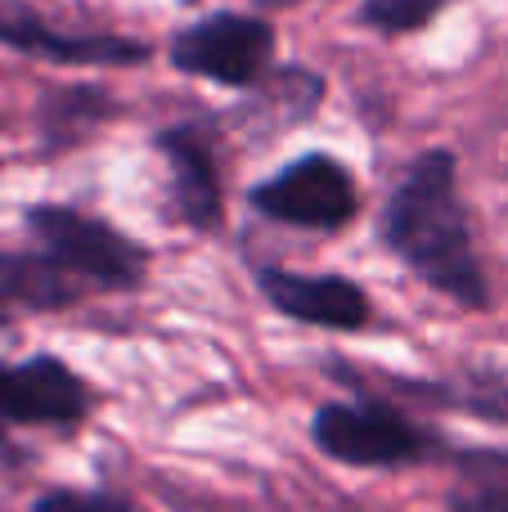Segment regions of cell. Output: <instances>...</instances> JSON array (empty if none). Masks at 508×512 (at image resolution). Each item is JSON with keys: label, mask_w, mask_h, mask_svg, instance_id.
<instances>
[{"label": "cell", "mask_w": 508, "mask_h": 512, "mask_svg": "<svg viewBox=\"0 0 508 512\" xmlns=\"http://www.w3.org/2000/svg\"><path fill=\"white\" fill-rule=\"evenodd\" d=\"M383 243L446 301L464 310L491 306V283L473 248L468 207L459 198V162L450 149H423L405 167L383 207Z\"/></svg>", "instance_id": "6da1fadb"}, {"label": "cell", "mask_w": 508, "mask_h": 512, "mask_svg": "<svg viewBox=\"0 0 508 512\" xmlns=\"http://www.w3.org/2000/svg\"><path fill=\"white\" fill-rule=\"evenodd\" d=\"M311 445L342 468H410L446 454L432 427L387 400H329L311 418Z\"/></svg>", "instance_id": "7a4b0ae2"}, {"label": "cell", "mask_w": 508, "mask_h": 512, "mask_svg": "<svg viewBox=\"0 0 508 512\" xmlns=\"http://www.w3.org/2000/svg\"><path fill=\"white\" fill-rule=\"evenodd\" d=\"M23 230L36 243V252L59 261L86 288L135 292L144 283V274H149V252L140 243L126 239L122 230H113L99 216L77 212V207L36 203L23 212Z\"/></svg>", "instance_id": "3957f363"}, {"label": "cell", "mask_w": 508, "mask_h": 512, "mask_svg": "<svg viewBox=\"0 0 508 512\" xmlns=\"http://www.w3.org/2000/svg\"><path fill=\"white\" fill-rule=\"evenodd\" d=\"M248 203L252 212L275 225L338 234L356 221L360 189H356V176L333 153H302L288 167H279L275 176L261 180L248 194Z\"/></svg>", "instance_id": "277c9868"}, {"label": "cell", "mask_w": 508, "mask_h": 512, "mask_svg": "<svg viewBox=\"0 0 508 512\" xmlns=\"http://www.w3.org/2000/svg\"><path fill=\"white\" fill-rule=\"evenodd\" d=\"M171 68L225 90H252L275 59V27L257 14H207L180 27L167 50Z\"/></svg>", "instance_id": "5b68a950"}, {"label": "cell", "mask_w": 508, "mask_h": 512, "mask_svg": "<svg viewBox=\"0 0 508 512\" xmlns=\"http://www.w3.org/2000/svg\"><path fill=\"white\" fill-rule=\"evenodd\" d=\"M0 45L36 63H50V68H135L153 54L140 36L68 32V27H54L41 14L23 9L18 0H0Z\"/></svg>", "instance_id": "8992f818"}, {"label": "cell", "mask_w": 508, "mask_h": 512, "mask_svg": "<svg viewBox=\"0 0 508 512\" xmlns=\"http://www.w3.org/2000/svg\"><path fill=\"white\" fill-rule=\"evenodd\" d=\"M95 391L59 355L36 351L27 360H0V423L14 427H77L86 423Z\"/></svg>", "instance_id": "52a82bcc"}, {"label": "cell", "mask_w": 508, "mask_h": 512, "mask_svg": "<svg viewBox=\"0 0 508 512\" xmlns=\"http://www.w3.org/2000/svg\"><path fill=\"white\" fill-rule=\"evenodd\" d=\"M257 288L279 315L329 333H360L374 319V301L347 274H297L284 265H257Z\"/></svg>", "instance_id": "ba28073f"}, {"label": "cell", "mask_w": 508, "mask_h": 512, "mask_svg": "<svg viewBox=\"0 0 508 512\" xmlns=\"http://www.w3.org/2000/svg\"><path fill=\"white\" fill-rule=\"evenodd\" d=\"M153 149L162 153L171 171V207L176 221L194 234H221L225 230V189L216 171V153L194 126H171L153 135Z\"/></svg>", "instance_id": "9c48e42d"}, {"label": "cell", "mask_w": 508, "mask_h": 512, "mask_svg": "<svg viewBox=\"0 0 508 512\" xmlns=\"http://www.w3.org/2000/svg\"><path fill=\"white\" fill-rule=\"evenodd\" d=\"M117 117V99L104 86H54L36 104V131H41V153H68L86 144L104 122Z\"/></svg>", "instance_id": "30bf717a"}, {"label": "cell", "mask_w": 508, "mask_h": 512, "mask_svg": "<svg viewBox=\"0 0 508 512\" xmlns=\"http://www.w3.org/2000/svg\"><path fill=\"white\" fill-rule=\"evenodd\" d=\"M86 297V283L72 279L45 252H0V301L23 310H68Z\"/></svg>", "instance_id": "8fae6325"}, {"label": "cell", "mask_w": 508, "mask_h": 512, "mask_svg": "<svg viewBox=\"0 0 508 512\" xmlns=\"http://www.w3.org/2000/svg\"><path fill=\"white\" fill-rule=\"evenodd\" d=\"M446 512H508V450H450Z\"/></svg>", "instance_id": "7c38bea8"}, {"label": "cell", "mask_w": 508, "mask_h": 512, "mask_svg": "<svg viewBox=\"0 0 508 512\" xmlns=\"http://www.w3.org/2000/svg\"><path fill=\"white\" fill-rule=\"evenodd\" d=\"M401 396H419L428 405L441 409H459V414L486 418V423H508V373L477 369L464 373L455 382H414V378H396L392 382Z\"/></svg>", "instance_id": "4fadbf2b"}, {"label": "cell", "mask_w": 508, "mask_h": 512, "mask_svg": "<svg viewBox=\"0 0 508 512\" xmlns=\"http://www.w3.org/2000/svg\"><path fill=\"white\" fill-rule=\"evenodd\" d=\"M455 0H360V23L378 36H410L441 18Z\"/></svg>", "instance_id": "5bb4252c"}, {"label": "cell", "mask_w": 508, "mask_h": 512, "mask_svg": "<svg viewBox=\"0 0 508 512\" xmlns=\"http://www.w3.org/2000/svg\"><path fill=\"white\" fill-rule=\"evenodd\" d=\"M32 512H135L131 499L117 495V490H45V495H36Z\"/></svg>", "instance_id": "9a60e30c"}, {"label": "cell", "mask_w": 508, "mask_h": 512, "mask_svg": "<svg viewBox=\"0 0 508 512\" xmlns=\"http://www.w3.org/2000/svg\"><path fill=\"white\" fill-rule=\"evenodd\" d=\"M14 468H23V450L9 441V436H5V423H0V472H14Z\"/></svg>", "instance_id": "2e32d148"}, {"label": "cell", "mask_w": 508, "mask_h": 512, "mask_svg": "<svg viewBox=\"0 0 508 512\" xmlns=\"http://www.w3.org/2000/svg\"><path fill=\"white\" fill-rule=\"evenodd\" d=\"M9 324V306H5V301H0V328H5Z\"/></svg>", "instance_id": "e0dca14e"}]
</instances>
